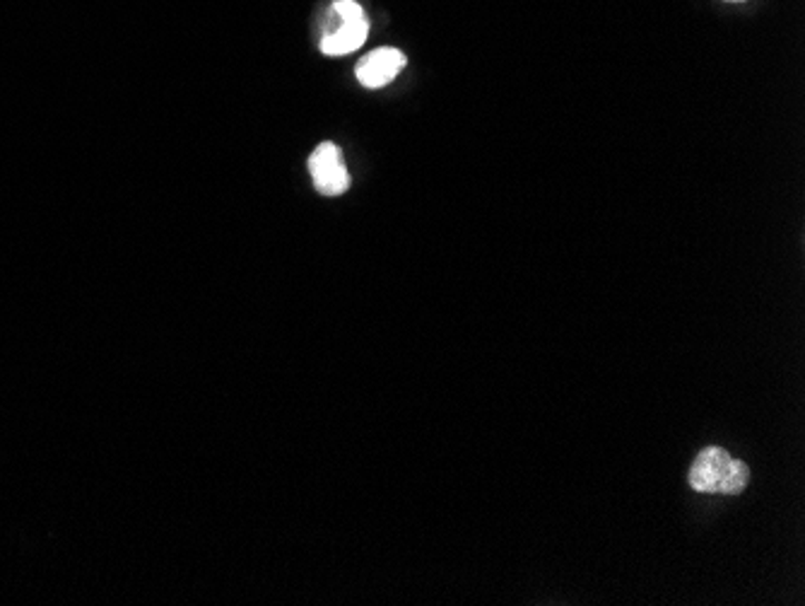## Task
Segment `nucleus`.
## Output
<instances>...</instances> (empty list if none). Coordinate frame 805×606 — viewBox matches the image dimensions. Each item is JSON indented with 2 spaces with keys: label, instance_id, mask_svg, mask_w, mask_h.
Here are the masks:
<instances>
[{
  "label": "nucleus",
  "instance_id": "4",
  "mask_svg": "<svg viewBox=\"0 0 805 606\" xmlns=\"http://www.w3.org/2000/svg\"><path fill=\"white\" fill-rule=\"evenodd\" d=\"M730 459L734 457L721 450V447H707V450H701L690 469L693 490H697V493H719Z\"/></svg>",
  "mask_w": 805,
  "mask_h": 606
},
{
  "label": "nucleus",
  "instance_id": "2",
  "mask_svg": "<svg viewBox=\"0 0 805 606\" xmlns=\"http://www.w3.org/2000/svg\"><path fill=\"white\" fill-rule=\"evenodd\" d=\"M310 172L318 194L341 196L350 189V172L343 165V155L333 143H321L310 157Z\"/></svg>",
  "mask_w": 805,
  "mask_h": 606
},
{
  "label": "nucleus",
  "instance_id": "3",
  "mask_svg": "<svg viewBox=\"0 0 805 606\" xmlns=\"http://www.w3.org/2000/svg\"><path fill=\"white\" fill-rule=\"evenodd\" d=\"M405 63H408V59L403 51L384 47V49H374L372 53L364 56V59L357 63L355 74L364 88L379 90L396 78L405 68Z\"/></svg>",
  "mask_w": 805,
  "mask_h": 606
},
{
  "label": "nucleus",
  "instance_id": "6",
  "mask_svg": "<svg viewBox=\"0 0 805 606\" xmlns=\"http://www.w3.org/2000/svg\"><path fill=\"white\" fill-rule=\"evenodd\" d=\"M730 3H740V0H730Z\"/></svg>",
  "mask_w": 805,
  "mask_h": 606
},
{
  "label": "nucleus",
  "instance_id": "1",
  "mask_svg": "<svg viewBox=\"0 0 805 606\" xmlns=\"http://www.w3.org/2000/svg\"><path fill=\"white\" fill-rule=\"evenodd\" d=\"M335 16L341 18V25L335 27L331 35L321 39V51L326 56H345L350 51L360 49L370 35V22L364 10L355 0H335Z\"/></svg>",
  "mask_w": 805,
  "mask_h": 606
},
{
  "label": "nucleus",
  "instance_id": "5",
  "mask_svg": "<svg viewBox=\"0 0 805 606\" xmlns=\"http://www.w3.org/2000/svg\"><path fill=\"white\" fill-rule=\"evenodd\" d=\"M748 481H750V469H748V465H745V461H738V459H730V465H728V471H726L724 481H721L719 493L738 496V493H743L745 486H748Z\"/></svg>",
  "mask_w": 805,
  "mask_h": 606
}]
</instances>
